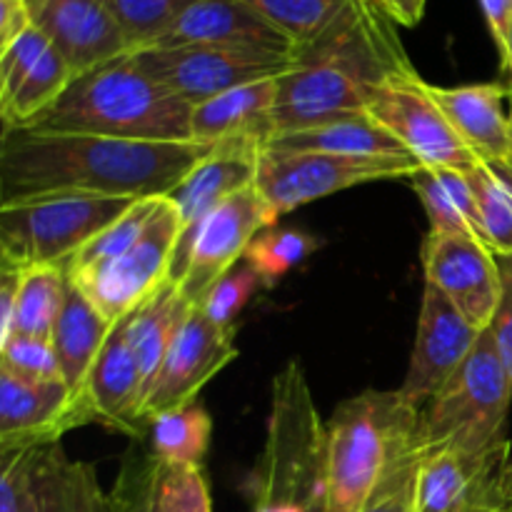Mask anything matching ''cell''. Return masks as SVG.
Here are the masks:
<instances>
[{
    "label": "cell",
    "instance_id": "6da1fadb",
    "mask_svg": "<svg viewBox=\"0 0 512 512\" xmlns=\"http://www.w3.org/2000/svg\"><path fill=\"white\" fill-rule=\"evenodd\" d=\"M215 143H145L85 133L5 130L0 135V205L48 195L165 198Z\"/></svg>",
    "mask_w": 512,
    "mask_h": 512
},
{
    "label": "cell",
    "instance_id": "7a4b0ae2",
    "mask_svg": "<svg viewBox=\"0 0 512 512\" xmlns=\"http://www.w3.org/2000/svg\"><path fill=\"white\" fill-rule=\"evenodd\" d=\"M395 25L375 0H358L323 38L295 50L278 78L273 138L368 113L375 90L413 68Z\"/></svg>",
    "mask_w": 512,
    "mask_h": 512
},
{
    "label": "cell",
    "instance_id": "3957f363",
    "mask_svg": "<svg viewBox=\"0 0 512 512\" xmlns=\"http://www.w3.org/2000/svg\"><path fill=\"white\" fill-rule=\"evenodd\" d=\"M25 128L188 143L193 140V105L150 78L133 53H125L70 80L63 95Z\"/></svg>",
    "mask_w": 512,
    "mask_h": 512
},
{
    "label": "cell",
    "instance_id": "277c9868",
    "mask_svg": "<svg viewBox=\"0 0 512 512\" xmlns=\"http://www.w3.org/2000/svg\"><path fill=\"white\" fill-rule=\"evenodd\" d=\"M328 423L320 420L298 360L273 380L268 433L253 473V508L325 512Z\"/></svg>",
    "mask_w": 512,
    "mask_h": 512
},
{
    "label": "cell",
    "instance_id": "5b68a950",
    "mask_svg": "<svg viewBox=\"0 0 512 512\" xmlns=\"http://www.w3.org/2000/svg\"><path fill=\"white\" fill-rule=\"evenodd\" d=\"M420 408L400 390H365L343 400L328 420L325 512H358L385 468L418 435Z\"/></svg>",
    "mask_w": 512,
    "mask_h": 512
},
{
    "label": "cell",
    "instance_id": "8992f818",
    "mask_svg": "<svg viewBox=\"0 0 512 512\" xmlns=\"http://www.w3.org/2000/svg\"><path fill=\"white\" fill-rule=\"evenodd\" d=\"M510 410L508 373L493 343V333L485 328L463 368L420 408L418 443L428 453L448 448L485 453L505 440Z\"/></svg>",
    "mask_w": 512,
    "mask_h": 512
},
{
    "label": "cell",
    "instance_id": "52a82bcc",
    "mask_svg": "<svg viewBox=\"0 0 512 512\" xmlns=\"http://www.w3.org/2000/svg\"><path fill=\"white\" fill-rule=\"evenodd\" d=\"M133 203L130 198L48 195L0 205V260L15 268H65Z\"/></svg>",
    "mask_w": 512,
    "mask_h": 512
},
{
    "label": "cell",
    "instance_id": "ba28073f",
    "mask_svg": "<svg viewBox=\"0 0 512 512\" xmlns=\"http://www.w3.org/2000/svg\"><path fill=\"white\" fill-rule=\"evenodd\" d=\"M180 215L170 200H160L153 220L125 253L75 270L68 278L113 325L133 315L155 290L170 280L175 248L180 240Z\"/></svg>",
    "mask_w": 512,
    "mask_h": 512
},
{
    "label": "cell",
    "instance_id": "9c48e42d",
    "mask_svg": "<svg viewBox=\"0 0 512 512\" xmlns=\"http://www.w3.org/2000/svg\"><path fill=\"white\" fill-rule=\"evenodd\" d=\"M275 213L260 190L248 188L200 220L193 230L180 233L170 280L190 305H198L225 273L245 258L255 235L275 225Z\"/></svg>",
    "mask_w": 512,
    "mask_h": 512
},
{
    "label": "cell",
    "instance_id": "30bf717a",
    "mask_svg": "<svg viewBox=\"0 0 512 512\" xmlns=\"http://www.w3.org/2000/svg\"><path fill=\"white\" fill-rule=\"evenodd\" d=\"M133 58L150 78L190 105H200L240 85L283 78L295 65V55L288 53L223 45H153L135 50Z\"/></svg>",
    "mask_w": 512,
    "mask_h": 512
},
{
    "label": "cell",
    "instance_id": "8fae6325",
    "mask_svg": "<svg viewBox=\"0 0 512 512\" xmlns=\"http://www.w3.org/2000/svg\"><path fill=\"white\" fill-rule=\"evenodd\" d=\"M420 170L413 158H343L325 153H280L263 148L255 188L270 205L275 218L293 213L300 205L328 198L355 185L375 180L410 178Z\"/></svg>",
    "mask_w": 512,
    "mask_h": 512
},
{
    "label": "cell",
    "instance_id": "7c38bea8",
    "mask_svg": "<svg viewBox=\"0 0 512 512\" xmlns=\"http://www.w3.org/2000/svg\"><path fill=\"white\" fill-rule=\"evenodd\" d=\"M368 115L418 160L420 168H450L468 173L480 163L455 133L443 108L435 103L430 83H425L413 68L393 75L375 90Z\"/></svg>",
    "mask_w": 512,
    "mask_h": 512
},
{
    "label": "cell",
    "instance_id": "4fadbf2b",
    "mask_svg": "<svg viewBox=\"0 0 512 512\" xmlns=\"http://www.w3.org/2000/svg\"><path fill=\"white\" fill-rule=\"evenodd\" d=\"M483 330L475 328L438 288L425 283L418 330L400 395L415 408L433 400L463 368Z\"/></svg>",
    "mask_w": 512,
    "mask_h": 512
},
{
    "label": "cell",
    "instance_id": "5bb4252c",
    "mask_svg": "<svg viewBox=\"0 0 512 512\" xmlns=\"http://www.w3.org/2000/svg\"><path fill=\"white\" fill-rule=\"evenodd\" d=\"M425 283L438 288L475 328H490L503 298L498 255L475 235L428 233L423 243Z\"/></svg>",
    "mask_w": 512,
    "mask_h": 512
},
{
    "label": "cell",
    "instance_id": "9a60e30c",
    "mask_svg": "<svg viewBox=\"0 0 512 512\" xmlns=\"http://www.w3.org/2000/svg\"><path fill=\"white\" fill-rule=\"evenodd\" d=\"M233 338L235 330L218 328L200 305L190 308L145 400L143 420L148 428L155 415L198 400L200 390L233 363L238 355Z\"/></svg>",
    "mask_w": 512,
    "mask_h": 512
},
{
    "label": "cell",
    "instance_id": "2e32d148",
    "mask_svg": "<svg viewBox=\"0 0 512 512\" xmlns=\"http://www.w3.org/2000/svg\"><path fill=\"white\" fill-rule=\"evenodd\" d=\"M93 423L65 380H23L0 373V453L60 443L68 430Z\"/></svg>",
    "mask_w": 512,
    "mask_h": 512
},
{
    "label": "cell",
    "instance_id": "e0dca14e",
    "mask_svg": "<svg viewBox=\"0 0 512 512\" xmlns=\"http://www.w3.org/2000/svg\"><path fill=\"white\" fill-rule=\"evenodd\" d=\"M30 23L68 63L73 78L130 53L103 0H25Z\"/></svg>",
    "mask_w": 512,
    "mask_h": 512
},
{
    "label": "cell",
    "instance_id": "ac0fdd59",
    "mask_svg": "<svg viewBox=\"0 0 512 512\" xmlns=\"http://www.w3.org/2000/svg\"><path fill=\"white\" fill-rule=\"evenodd\" d=\"M73 73L38 28L0 50V120L5 130L25 128L68 88Z\"/></svg>",
    "mask_w": 512,
    "mask_h": 512
},
{
    "label": "cell",
    "instance_id": "d6986e66",
    "mask_svg": "<svg viewBox=\"0 0 512 512\" xmlns=\"http://www.w3.org/2000/svg\"><path fill=\"white\" fill-rule=\"evenodd\" d=\"M512 475L510 443L485 453L433 450L425 455L418 478V512H463Z\"/></svg>",
    "mask_w": 512,
    "mask_h": 512
},
{
    "label": "cell",
    "instance_id": "ffe728a7",
    "mask_svg": "<svg viewBox=\"0 0 512 512\" xmlns=\"http://www.w3.org/2000/svg\"><path fill=\"white\" fill-rule=\"evenodd\" d=\"M263 148L265 143L250 138L215 143V148L165 195L180 215V233L193 230L220 205L253 188Z\"/></svg>",
    "mask_w": 512,
    "mask_h": 512
},
{
    "label": "cell",
    "instance_id": "44dd1931",
    "mask_svg": "<svg viewBox=\"0 0 512 512\" xmlns=\"http://www.w3.org/2000/svg\"><path fill=\"white\" fill-rule=\"evenodd\" d=\"M80 400H83L93 423L123 430L135 438L148 428L143 420V375H140L138 360H135L133 348L128 343L123 320L115 325L100 355L95 358Z\"/></svg>",
    "mask_w": 512,
    "mask_h": 512
},
{
    "label": "cell",
    "instance_id": "7402d4cb",
    "mask_svg": "<svg viewBox=\"0 0 512 512\" xmlns=\"http://www.w3.org/2000/svg\"><path fill=\"white\" fill-rule=\"evenodd\" d=\"M155 45H223L295 55L293 43L245 0H198Z\"/></svg>",
    "mask_w": 512,
    "mask_h": 512
},
{
    "label": "cell",
    "instance_id": "603a6c76",
    "mask_svg": "<svg viewBox=\"0 0 512 512\" xmlns=\"http://www.w3.org/2000/svg\"><path fill=\"white\" fill-rule=\"evenodd\" d=\"M430 95L480 163L512 165V115L505 110V100L512 95L510 85H430Z\"/></svg>",
    "mask_w": 512,
    "mask_h": 512
},
{
    "label": "cell",
    "instance_id": "cb8c5ba5",
    "mask_svg": "<svg viewBox=\"0 0 512 512\" xmlns=\"http://www.w3.org/2000/svg\"><path fill=\"white\" fill-rule=\"evenodd\" d=\"M113 495L120 512H213L200 465L165 463L155 455L125 473Z\"/></svg>",
    "mask_w": 512,
    "mask_h": 512
},
{
    "label": "cell",
    "instance_id": "d4e9b609",
    "mask_svg": "<svg viewBox=\"0 0 512 512\" xmlns=\"http://www.w3.org/2000/svg\"><path fill=\"white\" fill-rule=\"evenodd\" d=\"M275 98L278 78H270L240 85L193 105V140L223 143L233 138H250L268 143L273 138Z\"/></svg>",
    "mask_w": 512,
    "mask_h": 512
},
{
    "label": "cell",
    "instance_id": "484cf974",
    "mask_svg": "<svg viewBox=\"0 0 512 512\" xmlns=\"http://www.w3.org/2000/svg\"><path fill=\"white\" fill-rule=\"evenodd\" d=\"M115 325L90 303L88 295L68 278L65 285V298L60 305L58 320H55L53 343L55 358H58L60 375H63L65 385L70 393L80 400L88 380L90 368H93L95 358L103 350L105 340L110 338ZM83 403V400H80Z\"/></svg>",
    "mask_w": 512,
    "mask_h": 512
},
{
    "label": "cell",
    "instance_id": "4316f807",
    "mask_svg": "<svg viewBox=\"0 0 512 512\" xmlns=\"http://www.w3.org/2000/svg\"><path fill=\"white\" fill-rule=\"evenodd\" d=\"M35 512H120L113 493H105L95 465L70 460L60 443L38 453V508Z\"/></svg>",
    "mask_w": 512,
    "mask_h": 512
},
{
    "label": "cell",
    "instance_id": "83f0119b",
    "mask_svg": "<svg viewBox=\"0 0 512 512\" xmlns=\"http://www.w3.org/2000/svg\"><path fill=\"white\" fill-rule=\"evenodd\" d=\"M265 148L280 153H325L343 158H413L368 113L298 133L275 135L265 143Z\"/></svg>",
    "mask_w": 512,
    "mask_h": 512
},
{
    "label": "cell",
    "instance_id": "f1b7e54d",
    "mask_svg": "<svg viewBox=\"0 0 512 512\" xmlns=\"http://www.w3.org/2000/svg\"><path fill=\"white\" fill-rule=\"evenodd\" d=\"M190 308L193 305L180 295L178 285L168 280L133 315L123 320L128 343L133 348L135 360H138L140 375H143L145 400H148L160 365H163L180 325L188 318Z\"/></svg>",
    "mask_w": 512,
    "mask_h": 512
},
{
    "label": "cell",
    "instance_id": "f546056e",
    "mask_svg": "<svg viewBox=\"0 0 512 512\" xmlns=\"http://www.w3.org/2000/svg\"><path fill=\"white\" fill-rule=\"evenodd\" d=\"M408 180L428 213L430 233H460L483 240V220L468 173L450 168H420Z\"/></svg>",
    "mask_w": 512,
    "mask_h": 512
},
{
    "label": "cell",
    "instance_id": "4dcf8cb0",
    "mask_svg": "<svg viewBox=\"0 0 512 512\" xmlns=\"http://www.w3.org/2000/svg\"><path fill=\"white\" fill-rule=\"evenodd\" d=\"M65 285H68V270L58 268V265L20 268L13 320H10L8 335L0 343L15 338V335L50 340L65 298Z\"/></svg>",
    "mask_w": 512,
    "mask_h": 512
},
{
    "label": "cell",
    "instance_id": "1f68e13d",
    "mask_svg": "<svg viewBox=\"0 0 512 512\" xmlns=\"http://www.w3.org/2000/svg\"><path fill=\"white\" fill-rule=\"evenodd\" d=\"M148 430L155 458L165 463L200 465L208 453L213 420L208 410L198 400H193L188 405L155 415Z\"/></svg>",
    "mask_w": 512,
    "mask_h": 512
},
{
    "label": "cell",
    "instance_id": "d6a6232c",
    "mask_svg": "<svg viewBox=\"0 0 512 512\" xmlns=\"http://www.w3.org/2000/svg\"><path fill=\"white\" fill-rule=\"evenodd\" d=\"M273 28L293 43L295 50L308 48L333 30L358 0H245Z\"/></svg>",
    "mask_w": 512,
    "mask_h": 512
},
{
    "label": "cell",
    "instance_id": "836d02e7",
    "mask_svg": "<svg viewBox=\"0 0 512 512\" xmlns=\"http://www.w3.org/2000/svg\"><path fill=\"white\" fill-rule=\"evenodd\" d=\"M480 220L483 240L498 258L512 255V165L478 163L468 170Z\"/></svg>",
    "mask_w": 512,
    "mask_h": 512
},
{
    "label": "cell",
    "instance_id": "e575fe53",
    "mask_svg": "<svg viewBox=\"0 0 512 512\" xmlns=\"http://www.w3.org/2000/svg\"><path fill=\"white\" fill-rule=\"evenodd\" d=\"M198 0H103L128 40L130 53L153 48Z\"/></svg>",
    "mask_w": 512,
    "mask_h": 512
},
{
    "label": "cell",
    "instance_id": "d590c367",
    "mask_svg": "<svg viewBox=\"0 0 512 512\" xmlns=\"http://www.w3.org/2000/svg\"><path fill=\"white\" fill-rule=\"evenodd\" d=\"M318 250V240L308 233L290 228H265L255 235L245 253V263L263 278L265 288L278 283L280 278L298 268Z\"/></svg>",
    "mask_w": 512,
    "mask_h": 512
},
{
    "label": "cell",
    "instance_id": "8d00e7d4",
    "mask_svg": "<svg viewBox=\"0 0 512 512\" xmlns=\"http://www.w3.org/2000/svg\"><path fill=\"white\" fill-rule=\"evenodd\" d=\"M428 450L413 443L400 450L358 512H418V478Z\"/></svg>",
    "mask_w": 512,
    "mask_h": 512
},
{
    "label": "cell",
    "instance_id": "74e56055",
    "mask_svg": "<svg viewBox=\"0 0 512 512\" xmlns=\"http://www.w3.org/2000/svg\"><path fill=\"white\" fill-rule=\"evenodd\" d=\"M160 200L163 198L135 200L113 225H108L98 238L90 240V243L65 265V270H68V273H75V270L93 268V265H100L105 263V260L115 258V255L125 253V250L143 235V230L148 228L155 210H158Z\"/></svg>",
    "mask_w": 512,
    "mask_h": 512
},
{
    "label": "cell",
    "instance_id": "f35d334b",
    "mask_svg": "<svg viewBox=\"0 0 512 512\" xmlns=\"http://www.w3.org/2000/svg\"><path fill=\"white\" fill-rule=\"evenodd\" d=\"M263 278L248 263H238L230 273H225L213 288L200 300V310L213 320L218 328L235 330V318L250 303L255 293L263 288Z\"/></svg>",
    "mask_w": 512,
    "mask_h": 512
},
{
    "label": "cell",
    "instance_id": "ab89813d",
    "mask_svg": "<svg viewBox=\"0 0 512 512\" xmlns=\"http://www.w3.org/2000/svg\"><path fill=\"white\" fill-rule=\"evenodd\" d=\"M38 448L0 453V512H35L38 508Z\"/></svg>",
    "mask_w": 512,
    "mask_h": 512
},
{
    "label": "cell",
    "instance_id": "60d3db41",
    "mask_svg": "<svg viewBox=\"0 0 512 512\" xmlns=\"http://www.w3.org/2000/svg\"><path fill=\"white\" fill-rule=\"evenodd\" d=\"M0 373L23 380H63L53 343L20 335L0 343Z\"/></svg>",
    "mask_w": 512,
    "mask_h": 512
},
{
    "label": "cell",
    "instance_id": "b9f144b4",
    "mask_svg": "<svg viewBox=\"0 0 512 512\" xmlns=\"http://www.w3.org/2000/svg\"><path fill=\"white\" fill-rule=\"evenodd\" d=\"M500 275H503V298H500L495 318L490 323V333H493V343L498 348L503 368L508 373L510 393H512V255L508 258H498Z\"/></svg>",
    "mask_w": 512,
    "mask_h": 512
},
{
    "label": "cell",
    "instance_id": "7bdbcfd3",
    "mask_svg": "<svg viewBox=\"0 0 512 512\" xmlns=\"http://www.w3.org/2000/svg\"><path fill=\"white\" fill-rule=\"evenodd\" d=\"M30 28L33 23L25 0H0V50L13 45Z\"/></svg>",
    "mask_w": 512,
    "mask_h": 512
},
{
    "label": "cell",
    "instance_id": "ee69618b",
    "mask_svg": "<svg viewBox=\"0 0 512 512\" xmlns=\"http://www.w3.org/2000/svg\"><path fill=\"white\" fill-rule=\"evenodd\" d=\"M480 8H483L485 23H488L490 35H493L500 58H503L512 28V0H480Z\"/></svg>",
    "mask_w": 512,
    "mask_h": 512
},
{
    "label": "cell",
    "instance_id": "f6af8a7d",
    "mask_svg": "<svg viewBox=\"0 0 512 512\" xmlns=\"http://www.w3.org/2000/svg\"><path fill=\"white\" fill-rule=\"evenodd\" d=\"M390 18L395 20L398 25H418L425 15V5L428 0H375Z\"/></svg>",
    "mask_w": 512,
    "mask_h": 512
},
{
    "label": "cell",
    "instance_id": "bcb514c9",
    "mask_svg": "<svg viewBox=\"0 0 512 512\" xmlns=\"http://www.w3.org/2000/svg\"><path fill=\"white\" fill-rule=\"evenodd\" d=\"M463 512H512V475L508 483L490 490L488 495H483L480 500L470 503Z\"/></svg>",
    "mask_w": 512,
    "mask_h": 512
},
{
    "label": "cell",
    "instance_id": "7dc6e473",
    "mask_svg": "<svg viewBox=\"0 0 512 512\" xmlns=\"http://www.w3.org/2000/svg\"><path fill=\"white\" fill-rule=\"evenodd\" d=\"M500 63H503V70L510 75V88H512V28H510V40H508V50H505V55L500 58Z\"/></svg>",
    "mask_w": 512,
    "mask_h": 512
},
{
    "label": "cell",
    "instance_id": "c3c4849f",
    "mask_svg": "<svg viewBox=\"0 0 512 512\" xmlns=\"http://www.w3.org/2000/svg\"><path fill=\"white\" fill-rule=\"evenodd\" d=\"M510 115H512V95H510Z\"/></svg>",
    "mask_w": 512,
    "mask_h": 512
}]
</instances>
